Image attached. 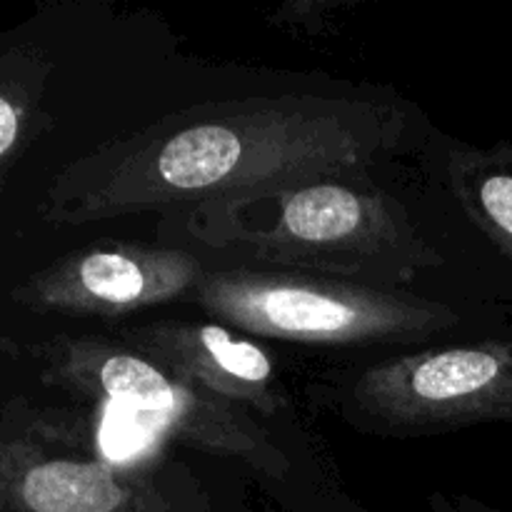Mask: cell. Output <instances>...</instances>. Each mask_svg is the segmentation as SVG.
<instances>
[{
  "label": "cell",
  "mask_w": 512,
  "mask_h": 512,
  "mask_svg": "<svg viewBox=\"0 0 512 512\" xmlns=\"http://www.w3.org/2000/svg\"><path fill=\"white\" fill-rule=\"evenodd\" d=\"M408 138V110L380 98L283 93L193 105L73 160L50 185L43 218L88 225L315 178H365Z\"/></svg>",
  "instance_id": "cell-1"
},
{
  "label": "cell",
  "mask_w": 512,
  "mask_h": 512,
  "mask_svg": "<svg viewBox=\"0 0 512 512\" xmlns=\"http://www.w3.org/2000/svg\"><path fill=\"white\" fill-rule=\"evenodd\" d=\"M243 198L273 208L270 223L205 218L208 230L218 228L220 245L290 273L395 285L445 265L405 205L368 178H315Z\"/></svg>",
  "instance_id": "cell-2"
},
{
  "label": "cell",
  "mask_w": 512,
  "mask_h": 512,
  "mask_svg": "<svg viewBox=\"0 0 512 512\" xmlns=\"http://www.w3.org/2000/svg\"><path fill=\"white\" fill-rule=\"evenodd\" d=\"M43 380L130 413L180 445L248 465L268 483L290 478V455L258 415L210 393L178 370L138 353L120 338L55 335L33 348Z\"/></svg>",
  "instance_id": "cell-3"
},
{
  "label": "cell",
  "mask_w": 512,
  "mask_h": 512,
  "mask_svg": "<svg viewBox=\"0 0 512 512\" xmlns=\"http://www.w3.org/2000/svg\"><path fill=\"white\" fill-rule=\"evenodd\" d=\"M190 300L240 333L335 348L415 343L460 323L438 300L290 270H205Z\"/></svg>",
  "instance_id": "cell-4"
},
{
  "label": "cell",
  "mask_w": 512,
  "mask_h": 512,
  "mask_svg": "<svg viewBox=\"0 0 512 512\" xmlns=\"http://www.w3.org/2000/svg\"><path fill=\"white\" fill-rule=\"evenodd\" d=\"M180 468L113 460L65 418L0 433V512H210Z\"/></svg>",
  "instance_id": "cell-5"
},
{
  "label": "cell",
  "mask_w": 512,
  "mask_h": 512,
  "mask_svg": "<svg viewBox=\"0 0 512 512\" xmlns=\"http://www.w3.org/2000/svg\"><path fill=\"white\" fill-rule=\"evenodd\" d=\"M353 428L390 438L512 423V338L420 350L368 365L340 393Z\"/></svg>",
  "instance_id": "cell-6"
},
{
  "label": "cell",
  "mask_w": 512,
  "mask_h": 512,
  "mask_svg": "<svg viewBox=\"0 0 512 512\" xmlns=\"http://www.w3.org/2000/svg\"><path fill=\"white\" fill-rule=\"evenodd\" d=\"M203 275V263L185 250L100 243L30 275L13 298L40 313L123 318L155 305L190 300Z\"/></svg>",
  "instance_id": "cell-7"
},
{
  "label": "cell",
  "mask_w": 512,
  "mask_h": 512,
  "mask_svg": "<svg viewBox=\"0 0 512 512\" xmlns=\"http://www.w3.org/2000/svg\"><path fill=\"white\" fill-rule=\"evenodd\" d=\"M120 340L250 413L275 420L288 408V395L268 350L228 325L158 320L123 325Z\"/></svg>",
  "instance_id": "cell-8"
},
{
  "label": "cell",
  "mask_w": 512,
  "mask_h": 512,
  "mask_svg": "<svg viewBox=\"0 0 512 512\" xmlns=\"http://www.w3.org/2000/svg\"><path fill=\"white\" fill-rule=\"evenodd\" d=\"M445 173L455 203L512 268V143H453Z\"/></svg>",
  "instance_id": "cell-9"
},
{
  "label": "cell",
  "mask_w": 512,
  "mask_h": 512,
  "mask_svg": "<svg viewBox=\"0 0 512 512\" xmlns=\"http://www.w3.org/2000/svg\"><path fill=\"white\" fill-rule=\"evenodd\" d=\"M353 5L355 0H288L270 15V23L290 33L320 38V35H333L340 15Z\"/></svg>",
  "instance_id": "cell-10"
},
{
  "label": "cell",
  "mask_w": 512,
  "mask_h": 512,
  "mask_svg": "<svg viewBox=\"0 0 512 512\" xmlns=\"http://www.w3.org/2000/svg\"><path fill=\"white\" fill-rule=\"evenodd\" d=\"M430 508H433V512H500L490 508V505H485L483 500L470 498V495H445V493L430 495Z\"/></svg>",
  "instance_id": "cell-11"
}]
</instances>
